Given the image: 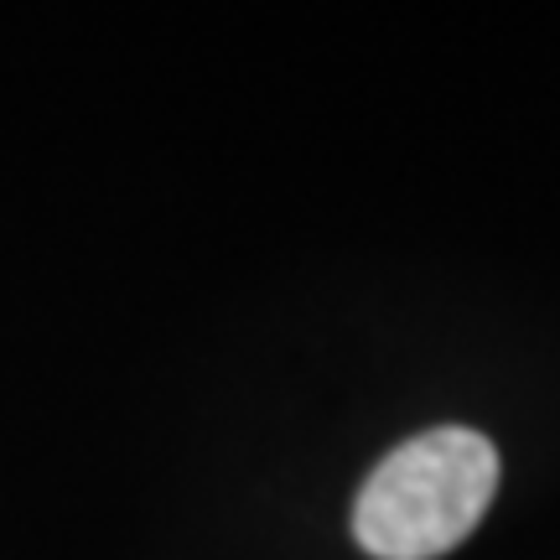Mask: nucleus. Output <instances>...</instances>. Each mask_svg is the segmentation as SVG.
Instances as JSON below:
<instances>
[{
  "label": "nucleus",
  "mask_w": 560,
  "mask_h": 560,
  "mask_svg": "<svg viewBox=\"0 0 560 560\" xmlns=\"http://www.w3.org/2000/svg\"><path fill=\"white\" fill-rule=\"evenodd\" d=\"M499 493V446L472 425L400 441L353 499V540L374 560H436L457 550Z\"/></svg>",
  "instance_id": "1"
}]
</instances>
